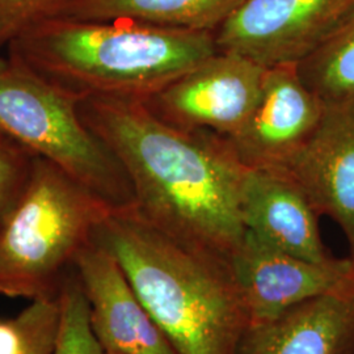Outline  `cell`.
I'll list each match as a JSON object with an SVG mask.
<instances>
[{
	"instance_id": "3957f363",
	"label": "cell",
	"mask_w": 354,
	"mask_h": 354,
	"mask_svg": "<svg viewBox=\"0 0 354 354\" xmlns=\"http://www.w3.org/2000/svg\"><path fill=\"white\" fill-rule=\"evenodd\" d=\"M216 51L214 32L66 17L46 20L10 44V57L80 100L146 102Z\"/></svg>"
},
{
	"instance_id": "ffe728a7",
	"label": "cell",
	"mask_w": 354,
	"mask_h": 354,
	"mask_svg": "<svg viewBox=\"0 0 354 354\" xmlns=\"http://www.w3.org/2000/svg\"><path fill=\"white\" fill-rule=\"evenodd\" d=\"M32 319L29 304L17 317L0 320V354H23L29 340Z\"/></svg>"
},
{
	"instance_id": "ac0fdd59",
	"label": "cell",
	"mask_w": 354,
	"mask_h": 354,
	"mask_svg": "<svg viewBox=\"0 0 354 354\" xmlns=\"http://www.w3.org/2000/svg\"><path fill=\"white\" fill-rule=\"evenodd\" d=\"M33 158L0 133V228L26 187Z\"/></svg>"
},
{
	"instance_id": "5bb4252c",
	"label": "cell",
	"mask_w": 354,
	"mask_h": 354,
	"mask_svg": "<svg viewBox=\"0 0 354 354\" xmlns=\"http://www.w3.org/2000/svg\"><path fill=\"white\" fill-rule=\"evenodd\" d=\"M243 0H74L58 17L215 32Z\"/></svg>"
},
{
	"instance_id": "8fae6325",
	"label": "cell",
	"mask_w": 354,
	"mask_h": 354,
	"mask_svg": "<svg viewBox=\"0 0 354 354\" xmlns=\"http://www.w3.org/2000/svg\"><path fill=\"white\" fill-rule=\"evenodd\" d=\"M286 171L317 214L340 226L354 263V102L326 104L317 130Z\"/></svg>"
},
{
	"instance_id": "d6986e66",
	"label": "cell",
	"mask_w": 354,
	"mask_h": 354,
	"mask_svg": "<svg viewBox=\"0 0 354 354\" xmlns=\"http://www.w3.org/2000/svg\"><path fill=\"white\" fill-rule=\"evenodd\" d=\"M32 328L23 354H57L61 307L58 297L38 298L32 304Z\"/></svg>"
},
{
	"instance_id": "6da1fadb",
	"label": "cell",
	"mask_w": 354,
	"mask_h": 354,
	"mask_svg": "<svg viewBox=\"0 0 354 354\" xmlns=\"http://www.w3.org/2000/svg\"><path fill=\"white\" fill-rule=\"evenodd\" d=\"M86 125L124 168L134 209L184 245L231 261L245 235L241 165L227 138L169 125L140 100L79 102Z\"/></svg>"
},
{
	"instance_id": "30bf717a",
	"label": "cell",
	"mask_w": 354,
	"mask_h": 354,
	"mask_svg": "<svg viewBox=\"0 0 354 354\" xmlns=\"http://www.w3.org/2000/svg\"><path fill=\"white\" fill-rule=\"evenodd\" d=\"M74 269L88 301L91 328L104 352L177 354L106 248L92 239L76 256Z\"/></svg>"
},
{
	"instance_id": "8992f818",
	"label": "cell",
	"mask_w": 354,
	"mask_h": 354,
	"mask_svg": "<svg viewBox=\"0 0 354 354\" xmlns=\"http://www.w3.org/2000/svg\"><path fill=\"white\" fill-rule=\"evenodd\" d=\"M353 12L354 0H243L215 42L264 67L298 64Z\"/></svg>"
},
{
	"instance_id": "5b68a950",
	"label": "cell",
	"mask_w": 354,
	"mask_h": 354,
	"mask_svg": "<svg viewBox=\"0 0 354 354\" xmlns=\"http://www.w3.org/2000/svg\"><path fill=\"white\" fill-rule=\"evenodd\" d=\"M79 102L13 57L0 70V133L58 165L114 210L134 207L124 168L86 125Z\"/></svg>"
},
{
	"instance_id": "e0dca14e",
	"label": "cell",
	"mask_w": 354,
	"mask_h": 354,
	"mask_svg": "<svg viewBox=\"0 0 354 354\" xmlns=\"http://www.w3.org/2000/svg\"><path fill=\"white\" fill-rule=\"evenodd\" d=\"M74 0H0V46L26 30L55 19Z\"/></svg>"
},
{
	"instance_id": "7c38bea8",
	"label": "cell",
	"mask_w": 354,
	"mask_h": 354,
	"mask_svg": "<svg viewBox=\"0 0 354 354\" xmlns=\"http://www.w3.org/2000/svg\"><path fill=\"white\" fill-rule=\"evenodd\" d=\"M241 214L247 232L282 252L311 261L333 257L322 241L320 215L286 169L247 168Z\"/></svg>"
},
{
	"instance_id": "277c9868",
	"label": "cell",
	"mask_w": 354,
	"mask_h": 354,
	"mask_svg": "<svg viewBox=\"0 0 354 354\" xmlns=\"http://www.w3.org/2000/svg\"><path fill=\"white\" fill-rule=\"evenodd\" d=\"M114 209L49 160L35 156L0 228V294L58 297L76 256Z\"/></svg>"
},
{
	"instance_id": "52a82bcc",
	"label": "cell",
	"mask_w": 354,
	"mask_h": 354,
	"mask_svg": "<svg viewBox=\"0 0 354 354\" xmlns=\"http://www.w3.org/2000/svg\"><path fill=\"white\" fill-rule=\"evenodd\" d=\"M266 67L218 50L145 104L172 127L231 138L259 102Z\"/></svg>"
},
{
	"instance_id": "44dd1931",
	"label": "cell",
	"mask_w": 354,
	"mask_h": 354,
	"mask_svg": "<svg viewBox=\"0 0 354 354\" xmlns=\"http://www.w3.org/2000/svg\"><path fill=\"white\" fill-rule=\"evenodd\" d=\"M7 64H8V59H3V58L0 57V70H3Z\"/></svg>"
},
{
	"instance_id": "2e32d148",
	"label": "cell",
	"mask_w": 354,
	"mask_h": 354,
	"mask_svg": "<svg viewBox=\"0 0 354 354\" xmlns=\"http://www.w3.org/2000/svg\"><path fill=\"white\" fill-rule=\"evenodd\" d=\"M61 323L57 354H104L89 323V304L75 269L61 285L59 294Z\"/></svg>"
},
{
	"instance_id": "7402d4cb",
	"label": "cell",
	"mask_w": 354,
	"mask_h": 354,
	"mask_svg": "<svg viewBox=\"0 0 354 354\" xmlns=\"http://www.w3.org/2000/svg\"><path fill=\"white\" fill-rule=\"evenodd\" d=\"M104 354H120V353H114V352H105Z\"/></svg>"
},
{
	"instance_id": "9a60e30c",
	"label": "cell",
	"mask_w": 354,
	"mask_h": 354,
	"mask_svg": "<svg viewBox=\"0 0 354 354\" xmlns=\"http://www.w3.org/2000/svg\"><path fill=\"white\" fill-rule=\"evenodd\" d=\"M297 67L324 105L354 102V12Z\"/></svg>"
},
{
	"instance_id": "9c48e42d",
	"label": "cell",
	"mask_w": 354,
	"mask_h": 354,
	"mask_svg": "<svg viewBox=\"0 0 354 354\" xmlns=\"http://www.w3.org/2000/svg\"><path fill=\"white\" fill-rule=\"evenodd\" d=\"M324 108L297 64L266 67L259 102L228 142L247 168L286 169L317 130Z\"/></svg>"
},
{
	"instance_id": "ba28073f",
	"label": "cell",
	"mask_w": 354,
	"mask_h": 354,
	"mask_svg": "<svg viewBox=\"0 0 354 354\" xmlns=\"http://www.w3.org/2000/svg\"><path fill=\"white\" fill-rule=\"evenodd\" d=\"M230 264L250 326L277 319L354 281V263L349 256L311 261L282 252L247 231Z\"/></svg>"
},
{
	"instance_id": "7a4b0ae2",
	"label": "cell",
	"mask_w": 354,
	"mask_h": 354,
	"mask_svg": "<svg viewBox=\"0 0 354 354\" xmlns=\"http://www.w3.org/2000/svg\"><path fill=\"white\" fill-rule=\"evenodd\" d=\"M93 241L113 254L177 354H235L250 320L230 261L169 238L134 207L113 210Z\"/></svg>"
},
{
	"instance_id": "4fadbf2b",
	"label": "cell",
	"mask_w": 354,
	"mask_h": 354,
	"mask_svg": "<svg viewBox=\"0 0 354 354\" xmlns=\"http://www.w3.org/2000/svg\"><path fill=\"white\" fill-rule=\"evenodd\" d=\"M235 354H354V281L250 326Z\"/></svg>"
}]
</instances>
